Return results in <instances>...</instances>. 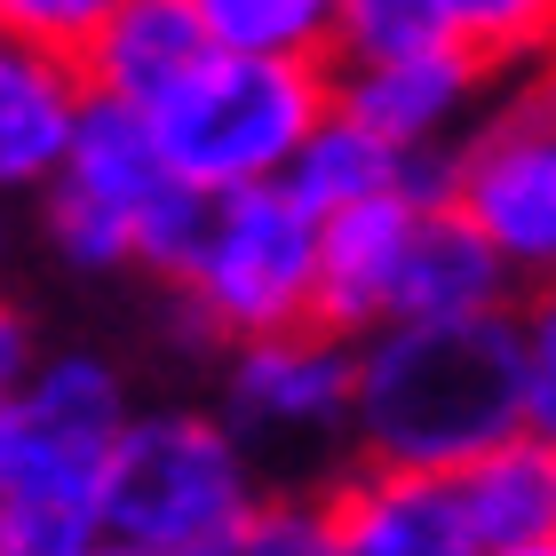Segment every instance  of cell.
Returning <instances> with one entry per match:
<instances>
[{
	"mask_svg": "<svg viewBox=\"0 0 556 556\" xmlns=\"http://www.w3.org/2000/svg\"><path fill=\"white\" fill-rule=\"evenodd\" d=\"M509 438H525V302L350 342V445L366 469L462 477Z\"/></svg>",
	"mask_w": 556,
	"mask_h": 556,
	"instance_id": "cell-1",
	"label": "cell"
},
{
	"mask_svg": "<svg viewBox=\"0 0 556 556\" xmlns=\"http://www.w3.org/2000/svg\"><path fill=\"white\" fill-rule=\"evenodd\" d=\"M136 263L167 278L175 311L199 342L247 350V342L311 326L318 223L278 184L231 191V199H199L175 184L136 231Z\"/></svg>",
	"mask_w": 556,
	"mask_h": 556,
	"instance_id": "cell-2",
	"label": "cell"
},
{
	"mask_svg": "<svg viewBox=\"0 0 556 556\" xmlns=\"http://www.w3.org/2000/svg\"><path fill=\"white\" fill-rule=\"evenodd\" d=\"M255 493L263 477L223 429V414H128L104 477H96V533L136 556H207L255 509Z\"/></svg>",
	"mask_w": 556,
	"mask_h": 556,
	"instance_id": "cell-3",
	"label": "cell"
},
{
	"mask_svg": "<svg viewBox=\"0 0 556 556\" xmlns=\"http://www.w3.org/2000/svg\"><path fill=\"white\" fill-rule=\"evenodd\" d=\"M151 119L167 175L199 199L263 191L287 175L302 136L326 119V72L318 64H255V56H207Z\"/></svg>",
	"mask_w": 556,
	"mask_h": 556,
	"instance_id": "cell-4",
	"label": "cell"
},
{
	"mask_svg": "<svg viewBox=\"0 0 556 556\" xmlns=\"http://www.w3.org/2000/svg\"><path fill=\"white\" fill-rule=\"evenodd\" d=\"M128 382L96 350H56L24 374L0 406V509H48L96 525V477H104L119 429H128Z\"/></svg>",
	"mask_w": 556,
	"mask_h": 556,
	"instance_id": "cell-5",
	"label": "cell"
},
{
	"mask_svg": "<svg viewBox=\"0 0 556 556\" xmlns=\"http://www.w3.org/2000/svg\"><path fill=\"white\" fill-rule=\"evenodd\" d=\"M445 207L501 255V270L541 278L556 263V104L548 88H517L477 112L445 151Z\"/></svg>",
	"mask_w": 556,
	"mask_h": 556,
	"instance_id": "cell-6",
	"label": "cell"
},
{
	"mask_svg": "<svg viewBox=\"0 0 556 556\" xmlns=\"http://www.w3.org/2000/svg\"><path fill=\"white\" fill-rule=\"evenodd\" d=\"M167 191H175V175L160 160V143H151V119L88 96L80 119H72L64 167L48 175V239L80 270H119V263H136V231Z\"/></svg>",
	"mask_w": 556,
	"mask_h": 556,
	"instance_id": "cell-7",
	"label": "cell"
},
{
	"mask_svg": "<svg viewBox=\"0 0 556 556\" xmlns=\"http://www.w3.org/2000/svg\"><path fill=\"white\" fill-rule=\"evenodd\" d=\"M223 429L255 462V445H334L350 438V342L294 326V334L231 350Z\"/></svg>",
	"mask_w": 556,
	"mask_h": 556,
	"instance_id": "cell-8",
	"label": "cell"
},
{
	"mask_svg": "<svg viewBox=\"0 0 556 556\" xmlns=\"http://www.w3.org/2000/svg\"><path fill=\"white\" fill-rule=\"evenodd\" d=\"M493 72L462 48H414L390 64H334L326 72V104L358 119L390 151H453V136L477 119Z\"/></svg>",
	"mask_w": 556,
	"mask_h": 556,
	"instance_id": "cell-9",
	"label": "cell"
},
{
	"mask_svg": "<svg viewBox=\"0 0 556 556\" xmlns=\"http://www.w3.org/2000/svg\"><path fill=\"white\" fill-rule=\"evenodd\" d=\"M326 556H477L462 501L445 477H397V469H342L318 485Z\"/></svg>",
	"mask_w": 556,
	"mask_h": 556,
	"instance_id": "cell-10",
	"label": "cell"
},
{
	"mask_svg": "<svg viewBox=\"0 0 556 556\" xmlns=\"http://www.w3.org/2000/svg\"><path fill=\"white\" fill-rule=\"evenodd\" d=\"M406 223H414L406 199H366V207L318 223V287H311V326L318 334L366 342L374 326H390Z\"/></svg>",
	"mask_w": 556,
	"mask_h": 556,
	"instance_id": "cell-11",
	"label": "cell"
},
{
	"mask_svg": "<svg viewBox=\"0 0 556 556\" xmlns=\"http://www.w3.org/2000/svg\"><path fill=\"white\" fill-rule=\"evenodd\" d=\"M207 56L215 48L199 40L191 0H119L112 24L80 56V88L104 96V104H128V112H160Z\"/></svg>",
	"mask_w": 556,
	"mask_h": 556,
	"instance_id": "cell-12",
	"label": "cell"
},
{
	"mask_svg": "<svg viewBox=\"0 0 556 556\" xmlns=\"http://www.w3.org/2000/svg\"><path fill=\"white\" fill-rule=\"evenodd\" d=\"M517 294H525V287L501 270V255H493V247L477 239L453 207H414V223H406V255H397L390 326L517 311Z\"/></svg>",
	"mask_w": 556,
	"mask_h": 556,
	"instance_id": "cell-13",
	"label": "cell"
},
{
	"mask_svg": "<svg viewBox=\"0 0 556 556\" xmlns=\"http://www.w3.org/2000/svg\"><path fill=\"white\" fill-rule=\"evenodd\" d=\"M80 104H88L80 64L0 40V191H48Z\"/></svg>",
	"mask_w": 556,
	"mask_h": 556,
	"instance_id": "cell-14",
	"label": "cell"
},
{
	"mask_svg": "<svg viewBox=\"0 0 556 556\" xmlns=\"http://www.w3.org/2000/svg\"><path fill=\"white\" fill-rule=\"evenodd\" d=\"M462 501V525L477 556H509V548H548L556 541V445L509 438L485 462H469L462 477H445Z\"/></svg>",
	"mask_w": 556,
	"mask_h": 556,
	"instance_id": "cell-15",
	"label": "cell"
},
{
	"mask_svg": "<svg viewBox=\"0 0 556 556\" xmlns=\"http://www.w3.org/2000/svg\"><path fill=\"white\" fill-rule=\"evenodd\" d=\"M278 191H287L311 223L350 215V207H366V199H397V151L374 143L358 119H342L326 104V119L302 136V151L287 160V175H278Z\"/></svg>",
	"mask_w": 556,
	"mask_h": 556,
	"instance_id": "cell-16",
	"label": "cell"
},
{
	"mask_svg": "<svg viewBox=\"0 0 556 556\" xmlns=\"http://www.w3.org/2000/svg\"><path fill=\"white\" fill-rule=\"evenodd\" d=\"M215 56L255 64H334V0H191Z\"/></svg>",
	"mask_w": 556,
	"mask_h": 556,
	"instance_id": "cell-17",
	"label": "cell"
},
{
	"mask_svg": "<svg viewBox=\"0 0 556 556\" xmlns=\"http://www.w3.org/2000/svg\"><path fill=\"white\" fill-rule=\"evenodd\" d=\"M429 9H438V33L462 56H477L493 80L517 64H541L556 33V0H429Z\"/></svg>",
	"mask_w": 556,
	"mask_h": 556,
	"instance_id": "cell-18",
	"label": "cell"
},
{
	"mask_svg": "<svg viewBox=\"0 0 556 556\" xmlns=\"http://www.w3.org/2000/svg\"><path fill=\"white\" fill-rule=\"evenodd\" d=\"M414 48H453L429 0H334V64H390Z\"/></svg>",
	"mask_w": 556,
	"mask_h": 556,
	"instance_id": "cell-19",
	"label": "cell"
},
{
	"mask_svg": "<svg viewBox=\"0 0 556 556\" xmlns=\"http://www.w3.org/2000/svg\"><path fill=\"white\" fill-rule=\"evenodd\" d=\"M207 556H326L318 493H255V509H247Z\"/></svg>",
	"mask_w": 556,
	"mask_h": 556,
	"instance_id": "cell-20",
	"label": "cell"
},
{
	"mask_svg": "<svg viewBox=\"0 0 556 556\" xmlns=\"http://www.w3.org/2000/svg\"><path fill=\"white\" fill-rule=\"evenodd\" d=\"M112 9H119V0H0V40L80 64L88 40L112 24Z\"/></svg>",
	"mask_w": 556,
	"mask_h": 556,
	"instance_id": "cell-21",
	"label": "cell"
},
{
	"mask_svg": "<svg viewBox=\"0 0 556 556\" xmlns=\"http://www.w3.org/2000/svg\"><path fill=\"white\" fill-rule=\"evenodd\" d=\"M525 438L556 445V311L525 302Z\"/></svg>",
	"mask_w": 556,
	"mask_h": 556,
	"instance_id": "cell-22",
	"label": "cell"
},
{
	"mask_svg": "<svg viewBox=\"0 0 556 556\" xmlns=\"http://www.w3.org/2000/svg\"><path fill=\"white\" fill-rule=\"evenodd\" d=\"M40 366V350H33V318L16 311V302H0V406L24 390V374Z\"/></svg>",
	"mask_w": 556,
	"mask_h": 556,
	"instance_id": "cell-23",
	"label": "cell"
},
{
	"mask_svg": "<svg viewBox=\"0 0 556 556\" xmlns=\"http://www.w3.org/2000/svg\"><path fill=\"white\" fill-rule=\"evenodd\" d=\"M72 556H136V548H112V541H104V533H96V541H88V548H72Z\"/></svg>",
	"mask_w": 556,
	"mask_h": 556,
	"instance_id": "cell-24",
	"label": "cell"
},
{
	"mask_svg": "<svg viewBox=\"0 0 556 556\" xmlns=\"http://www.w3.org/2000/svg\"><path fill=\"white\" fill-rule=\"evenodd\" d=\"M509 556H556V541H548V548H509Z\"/></svg>",
	"mask_w": 556,
	"mask_h": 556,
	"instance_id": "cell-25",
	"label": "cell"
}]
</instances>
